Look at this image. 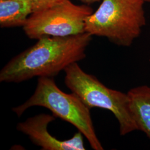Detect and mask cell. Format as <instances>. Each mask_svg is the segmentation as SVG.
I'll use <instances>...</instances> for the list:
<instances>
[{
  "mask_svg": "<svg viewBox=\"0 0 150 150\" xmlns=\"http://www.w3.org/2000/svg\"><path fill=\"white\" fill-rule=\"evenodd\" d=\"M144 3L143 0H103L86 18V32L107 38L120 46H130L146 25Z\"/></svg>",
  "mask_w": 150,
  "mask_h": 150,
  "instance_id": "2",
  "label": "cell"
},
{
  "mask_svg": "<svg viewBox=\"0 0 150 150\" xmlns=\"http://www.w3.org/2000/svg\"><path fill=\"white\" fill-rule=\"evenodd\" d=\"M33 106L47 108L55 117L72 124L86 137L92 149H104L94 129L90 109L74 93L61 91L54 78L38 77L33 94L25 103L13 107L12 111L20 117L27 109Z\"/></svg>",
  "mask_w": 150,
  "mask_h": 150,
  "instance_id": "3",
  "label": "cell"
},
{
  "mask_svg": "<svg viewBox=\"0 0 150 150\" xmlns=\"http://www.w3.org/2000/svg\"><path fill=\"white\" fill-rule=\"evenodd\" d=\"M62 0H31L33 13L42 11L58 3Z\"/></svg>",
  "mask_w": 150,
  "mask_h": 150,
  "instance_id": "9",
  "label": "cell"
},
{
  "mask_svg": "<svg viewBox=\"0 0 150 150\" xmlns=\"http://www.w3.org/2000/svg\"><path fill=\"white\" fill-rule=\"evenodd\" d=\"M143 1H144L145 2H147L150 4V0H143Z\"/></svg>",
  "mask_w": 150,
  "mask_h": 150,
  "instance_id": "11",
  "label": "cell"
},
{
  "mask_svg": "<svg viewBox=\"0 0 150 150\" xmlns=\"http://www.w3.org/2000/svg\"><path fill=\"white\" fill-rule=\"evenodd\" d=\"M80 1L84 3H86V4H91V3L98 1L100 0H80Z\"/></svg>",
  "mask_w": 150,
  "mask_h": 150,
  "instance_id": "10",
  "label": "cell"
},
{
  "mask_svg": "<svg viewBox=\"0 0 150 150\" xmlns=\"http://www.w3.org/2000/svg\"><path fill=\"white\" fill-rule=\"evenodd\" d=\"M87 32L65 37H44L17 54L0 71V82L20 83L35 77L54 78L86 57L92 40Z\"/></svg>",
  "mask_w": 150,
  "mask_h": 150,
  "instance_id": "1",
  "label": "cell"
},
{
  "mask_svg": "<svg viewBox=\"0 0 150 150\" xmlns=\"http://www.w3.org/2000/svg\"><path fill=\"white\" fill-rule=\"evenodd\" d=\"M54 115L41 113L17 124V129L26 134L42 150H85L83 134L79 131L70 139L60 140L49 133L48 125L55 120Z\"/></svg>",
  "mask_w": 150,
  "mask_h": 150,
  "instance_id": "6",
  "label": "cell"
},
{
  "mask_svg": "<svg viewBox=\"0 0 150 150\" xmlns=\"http://www.w3.org/2000/svg\"><path fill=\"white\" fill-rule=\"evenodd\" d=\"M32 13L31 0H0V26L23 27Z\"/></svg>",
  "mask_w": 150,
  "mask_h": 150,
  "instance_id": "8",
  "label": "cell"
},
{
  "mask_svg": "<svg viewBox=\"0 0 150 150\" xmlns=\"http://www.w3.org/2000/svg\"><path fill=\"white\" fill-rule=\"evenodd\" d=\"M93 13L90 6L62 0L42 11L33 12L23 26L27 37H65L86 32L85 21Z\"/></svg>",
  "mask_w": 150,
  "mask_h": 150,
  "instance_id": "5",
  "label": "cell"
},
{
  "mask_svg": "<svg viewBox=\"0 0 150 150\" xmlns=\"http://www.w3.org/2000/svg\"><path fill=\"white\" fill-rule=\"evenodd\" d=\"M64 71L66 86L87 107L112 113L118 121L120 135L139 130L129 109L127 93L107 87L96 76L85 72L77 62L70 64Z\"/></svg>",
  "mask_w": 150,
  "mask_h": 150,
  "instance_id": "4",
  "label": "cell"
},
{
  "mask_svg": "<svg viewBox=\"0 0 150 150\" xmlns=\"http://www.w3.org/2000/svg\"><path fill=\"white\" fill-rule=\"evenodd\" d=\"M127 93L129 109L138 129L150 139V86H137Z\"/></svg>",
  "mask_w": 150,
  "mask_h": 150,
  "instance_id": "7",
  "label": "cell"
}]
</instances>
